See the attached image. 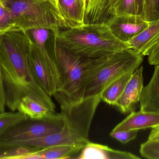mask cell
<instances>
[{"instance_id":"cell-1","label":"cell","mask_w":159,"mask_h":159,"mask_svg":"<svg viewBox=\"0 0 159 159\" xmlns=\"http://www.w3.org/2000/svg\"><path fill=\"white\" fill-rule=\"evenodd\" d=\"M31 37L27 31L16 29L1 35L0 61L6 106L16 111L20 100L29 96L47 105H56L34 78L29 63Z\"/></svg>"},{"instance_id":"cell-2","label":"cell","mask_w":159,"mask_h":159,"mask_svg":"<svg viewBox=\"0 0 159 159\" xmlns=\"http://www.w3.org/2000/svg\"><path fill=\"white\" fill-rule=\"evenodd\" d=\"M58 44L73 54L95 58L129 49L114 35L107 23L83 24L53 35Z\"/></svg>"},{"instance_id":"cell-3","label":"cell","mask_w":159,"mask_h":159,"mask_svg":"<svg viewBox=\"0 0 159 159\" xmlns=\"http://www.w3.org/2000/svg\"><path fill=\"white\" fill-rule=\"evenodd\" d=\"M11 13L18 29L29 31L47 29L56 35L61 30L76 26L65 17L57 0H0Z\"/></svg>"},{"instance_id":"cell-4","label":"cell","mask_w":159,"mask_h":159,"mask_svg":"<svg viewBox=\"0 0 159 159\" xmlns=\"http://www.w3.org/2000/svg\"><path fill=\"white\" fill-rule=\"evenodd\" d=\"M143 57L133 49H127L91 58L84 82L83 99L100 96L102 91L115 79L138 69L143 63Z\"/></svg>"},{"instance_id":"cell-5","label":"cell","mask_w":159,"mask_h":159,"mask_svg":"<svg viewBox=\"0 0 159 159\" xmlns=\"http://www.w3.org/2000/svg\"><path fill=\"white\" fill-rule=\"evenodd\" d=\"M100 96L85 98L75 103L61 104L60 114L64 125L61 130L50 134V145H70L84 147L90 141L89 133Z\"/></svg>"},{"instance_id":"cell-6","label":"cell","mask_w":159,"mask_h":159,"mask_svg":"<svg viewBox=\"0 0 159 159\" xmlns=\"http://www.w3.org/2000/svg\"><path fill=\"white\" fill-rule=\"evenodd\" d=\"M53 57L57 65L61 88L55 95L60 104L78 102L83 99L84 82L90 58L71 53L53 37Z\"/></svg>"},{"instance_id":"cell-7","label":"cell","mask_w":159,"mask_h":159,"mask_svg":"<svg viewBox=\"0 0 159 159\" xmlns=\"http://www.w3.org/2000/svg\"><path fill=\"white\" fill-rule=\"evenodd\" d=\"M64 125L60 113L39 119L28 118L10 127L0 135V143L21 142L44 137L58 132Z\"/></svg>"},{"instance_id":"cell-8","label":"cell","mask_w":159,"mask_h":159,"mask_svg":"<svg viewBox=\"0 0 159 159\" xmlns=\"http://www.w3.org/2000/svg\"><path fill=\"white\" fill-rule=\"evenodd\" d=\"M29 63L34 78L48 95L52 97L59 92L60 88L56 83L38 47L32 39L29 51Z\"/></svg>"},{"instance_id":"cell-9","label":"cell","mask_w":159,"mask_h":159,"mask_svg":"<svg viewBox=\"0 0 159 159\" xmlns=\"http://www.w3.org/2000/svg\"><path fill=\"white\" fill-rule=\"evenodd\" d=\"M107 24L117 38L127 43L145 29L149 22L141 16L121 14L113 16Z\"/></svg>"},{"instance_id":"cell-10","label":"cell","mask_w":159,"mask_h":159,"mask_svg":"<svg viewBox=\"0 0 159 159\" xmlns=\"http://www.w3.org/2000/svg\"><path fill=\"white\" fill-rule=\"evenodd\" d=\"M143 72V66L134 71L115 105V106L123 114L134 111L140 102L141 93L144 87Z\"/></svg>"},{"instance_id":"cell-11","label":"cell","mask_w":159,"mask_h":159,"mask_svg":"<svg viewBox=\"0 0 159 159\" xmlns=\"http://www.w3.org/2000/svg\"><path fill=\"white\" fill-rule=\"evenodd\" d=\"M159 126V113L140 111L133 112L117 125L111 132L139 130Z\"/></svg>"},{"instance_id":"cell-12","label":"cell","mask_w":159,"mask_h":159,"mask_svg":"<svg viewBox=\"0 0 159 159\" xmlns=\"http://www.w3.org/2000/svg\"><path fill=\"white\" fill-rule=\"evenodd\" d=\"M159 41V19L149 21L148 26L127 42L129 49L143 56H148Z\"/></svg>"},{"instance_id":"cell-13","label":"cell","mask_w":159,"mask_h":159,"mask_svg":"<svg viewBox=\"0 0 159 159\" xmlns=\"http://www.w3.org/2000/svg\"><path fill=\"white\" fill-rule=\"evenodd\" d=\"M79 159H140L129 152L112 149L107 146L90 142L80 151Z\"/></svg>"},{"instance_id":"cell-14","label":"cell","mask_w":159,"mask_h":159,"mask_svg":"<svg viewBox=\"0 0 159 159\" xmlns=\"http://www.w3.org/2000/svg\"><path fill=\"white\" fill-rule=\"evenodd\" d=\"M112 0H84V24L107 23L112 17Z\"/></svg>"},{"instance_id":"cell-15","label":"cell","mask_w":159,"mask_h":159,"mask_svg":"<svg viewBox=\"0 0 159 159\" xmlns=\"http://www.w3.org/2000/svg\"><path fill=\"white\" fill-rule=\"evenodd\" d=\"M140 110L159 113V65H155L154 73L141 93Z\"/></svg>"},{"instance_id":"cell-16","label":"cell","mask_w":159,"mask_h":159,"mask_svg":"<svg viewBox=\"0 0 159 159\" xmlns=\"http://www.w3.org/2000/svg\"><path fill=\"white\" fill-rule=\"evenodd\" d=\"M17 110L27 117L34 119L44 118L57 113L47 105L29 96H24L20 100Z\"/></svg>"},{"instance_id":"cell-17","label":"cell","mask_w":159,"mask_h":159,"mask_svg":"<svg viewBox=\"0 0 159 159\" xmlns=\"http://www.w3.org/2000/svg\"><path fill=\"white\" fill-rule=\"evenodd\" d=\"M134 71L126 73L109 84L101 93V100L109 105L115 106Z\"/></svg>"},{"instance_id":"cell-18","label":"cell","mask_w":159,"mask_h":159,"mask_svg":"<svg viewBox=\"0 0 159 159\" xmlns=\"http://www.w3.org/2000/svg\"><path fill=\"white\" fill-rule=\"evenodd\" d=\"M63 16L76 26L84 24V0H58Z\"/></svg>"},{"instance_id":"cell-19","label":"cell","mask_w":159,"mask_h":159,"mask_svg":"<svg viewBox=\"0 0 159 159\" xmlns=\"http://www.w3.org/2000/svg\"><path fill=\"white\" fill-rule=\"evenodd\" d=\"M83 147L70 145L54 146L40 149L34 153L42 159H66L80 152Z\"/></svg>"},{"instance_id":"cell-20","label":"cell","mask_w":159,"mask_h":159,"mask_svg":"<svg viewBox=\"0 0 159 159\" xmlns=\"http://www.w3.org/2000/svg\"><path fill=\"white\" fill-rule=\"evenodd\" d=\"M143 0H112L111 13L115 15L131 14L141 16Z\"/></svg>"},{"instance_id":"cell-21","label":"cell","mask_w":159,"mask_h":159,"mask_svg":"<svg viewBox=\"0 0 159 159\" xmlns=\"http://www.w3.org/2000/svg\"><path fill=\"white\" fill-rule=\"evenodd\" d=\"M40 149L0 143V159H25L26 156Z\"/></svg>"},{"instance_id":"cell-22","label":"cell","mask_w":159,"mask_h":159,"mask_svg":"<svg viewBox=\"0 0 159 159\" xmlns=\"http://www.w3.org/2000/svg\"><path fill=\"white\" fill-rule=\"evenodd\" d=\"M28 118L19 111L0 113V135L10 127Z\"/></svg>"},{"instance_id":"cell-23","label":"cell","mask_w":159,"mask_h":159,"mask_svg":"<svg viewBox=\"0 0 159 159\" xmlns=\"http://www.w3.org/2000/svg\"><path fill=\"white\" fill-rule=\"evenodd\" d=\"M141 16L148 22L159 19V0H143Z\"/></svg>"},{"instance_id":"cell-24","label":"cell","mask_w":159,"mask_h":159,"mask_svg":"<svg viewBox=\"0 0 159 159\" xmlns=\"http://www.w3.org/2000/svg\"><path fill=\"white\" fill-rule=\"evenodd\" d=\"M17 29L11 13L0 2V35Z\"/></svg>"},{"instance_id":"cell-25","label":"cell","mask_w":159,"mask_h":159,"mask_svg":"<svg viewBox=\"0 0 159 159\" xmlns=\"http://www.w3.org/2000/svg\"><path fill=\"white\" fill-rule=\"evenodd\" d=\"M140 153L145 158L159 159V141L148 140L141 145Z\"/></svg>"},{"instance_id":"cell-26","label":"cell","mask_w":159,"mask_h":159,"mask_svg":"<svg viewBox=\"0 0 159 159\" xmlns=\"http://www.w3.org/2000/svg\"><path fill=\"white\" fill-rule=\"evenodd\" d=\"M137 130L111 132L110 136L122 143L126 144L135 139L137 136Z\"/></svg>"},{"instance_id":"cell-27","label":"cell","mask_w":159,"mask_h":159,"mask_svg":"<svg viewBox=\"0 0 159 159\" xmlns=\"http://www.w3.org/2000/svg\"><path fill=\"white\" fill-rule=\"evenodd\" d=\"M148 56V62L150 65H159V41L152 49Z\"/></svg>"},{"instance_id":"cell-28","label":"cell","mask_w":159,"mask_h":159,"mask_svg":"<svg viewBox=\"0 0 159 159\" xmlns=\"http://www.w3.org/2000/svg\"><path fill=\"white\" fill-rule=\"evenodd\" d=\"M1 35H0V43H1ZM5 105L4 91L3 85L2 75L1 68V61H0V113L4 112Z\"/></svg>"},{"instance_id":"cell-29","label":"cell","mask_w":159,"mask_h":159,"mask_svg":"<svg viewBox=\"0 0 159 159\" xmlns=\"http://www.w3.org/2000/svg\"><path fill=\"white\" fill-rule=\"evenodd\" d=\"M148 140L159 141V126L152 129L148 136Z\"/></svg>"},{"instance_id":"cell-30","label":"cell","mask_w":159,"mask_h":159,"mask_svg":"<svg viewBox=\"0 0 159 159\" xmlns=\"http://www.w3.org/2000/svg\"><path fill=\"white\" fill-rule=\"evenodd\" d=\"M57 1H58V0H57Z\"/></svg>"}]
</instances>
